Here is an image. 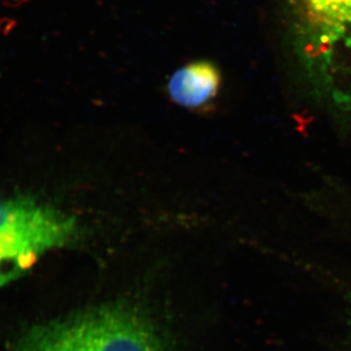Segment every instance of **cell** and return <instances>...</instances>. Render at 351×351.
<instances>
[{"mask_svg":"<svg viewBox=\"0 0 351 351\" xmlns=\"http://www.w3.org/2000/svg\"><path fill=\"white\" fill-rule=\"evenodd\" d=\"M221 85L219 69L209 61H195L173 72L168 94L176 104L199 108L213 101Z\"/></svg>","mask_w":351,"mask_h":351,"instance_id":"obj_4","label":"cell"},{"mask_svg":"<svg viewBox=\"0 0 351 351\" xmlns=\"http://www.w3.org/2000/svg\"><path fill=\"white\" fill-rule=\"evenodd\" d=\"M293 40L304 71L351 101V0H293Z\"/></svg>","mask_w":351,"mask_h":351,"instance_id":"obj_1","label":"cell"},{"mask_svg":"<svg viewBox=\"0 0 351 351\" xmlns=\"http://www.w3.org/2000/svg\"><path fill=\"white\" fill-rule=\"evenodd\" d=\"M15 351H78L71 316L32 328Z\"/></svg>","mask_w":351,"mask_h":351,"instance_id":"obj_5","label":"cell"},{"mask_svg":"<svg viewBox=\"0 0 351 351\" xmlns=\"http://www.w3.org/2000/svg\"><path fill=\"white\" fill-rule=\"evenodd\" d=\"M78 223L55 206L30 197H0V250L41 257L77 240Z\"/></svg>","mask_w":351,"mask_h":351,"instance_id":"obj_3","label":"cell"},{"mask_svg":"<svg viewBox=\"0 0 351 351\" xmlns=\"http://www.w3.org/2000/svg\"><path fill=\"white\" fill-rule=\"evenodd\" d=\"M71 318L78 351H168L156 322L134 304H101Z\"/></svg>","mask_w":351,"mask_h":351,"instance_id":"obj_2","label":"cell"}]
</instances>
